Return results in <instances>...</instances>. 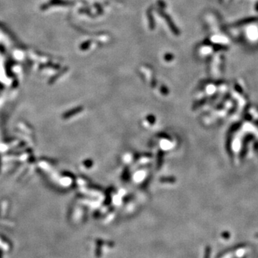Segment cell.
I'll use <instances>...</instances> for the list:
<instances>
[{"label": "cell", "mask_w": 258, "mask_h": 258, "mask_svg": "<svg viewBox=\"0 0 258 258\" xmlns=\"http://www.w3.org/2000/svg\"><path fill=\"white\" fill-rule=\"evenodd\" d=\"M211 254V247L210 246L207 247L206 250H205V255H204V258H210Z\"/></svg>", "instance_id": "6da1fadb"}]
</instances>
